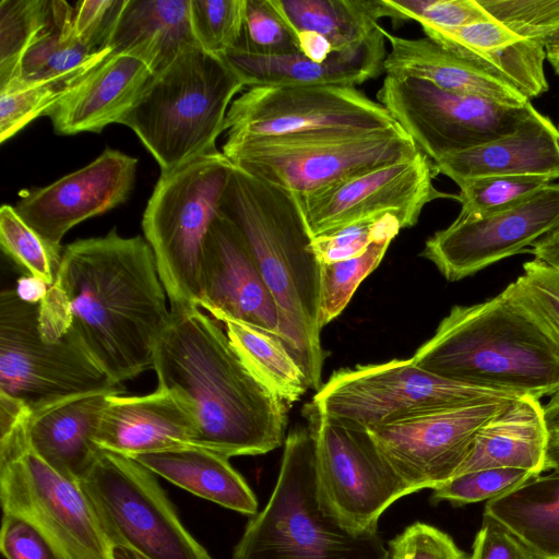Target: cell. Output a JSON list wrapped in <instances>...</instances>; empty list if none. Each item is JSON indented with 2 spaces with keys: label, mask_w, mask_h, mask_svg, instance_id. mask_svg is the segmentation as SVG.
I'll return each instance as SVG.
<instances>
[{
  "label": "cell",
  "mask_w": 559,
  "mask_h": 559,
  "mask_svg": "<svg viewBox=\"0 0 559 559\" xmlns=\"http://www.w3.org/2000/svg\"><path fill=\"white\" fill-rule=\"evenodd\" d=\"M68 331L117 384L153 368L170 316L155 257L145 238L107 235L64 247L53 283Z\"/></svg>",
  "instance_id": "cell-1"
},
{
  "label": "cell",
  "mask_w": 559,
  "mask_h": 559,
  "mask_svg": "<svg viewBox=\"0 0 559 559\" xmlns=\"http://www.w3.org/2000/svg\"><path fill=\"white\" fill-rule=\"evenodd\" d=\"M154 352L157 389L193 419V444L227 457L265 454L285 441L286 404L239 356L199 307L169 309Z\"/></svg>",
  "instance_id": "cell-2"
},
{
  "label": "cell",
  "mask_w": 559,
  "mask_h": 559,
  "mask_svg": "<svg viewBox=\"0 0 559 559\" xmlns=\"http://www.w3.org/2000/svg\"><path fill=\"white\" fill-rule=\"evenodd\" d=\"M412 359L439 377L519 396L559 391V333L512 283L485 301L452 307Z\"/></svg>",
  "instance_id": "cell-3"
},
{
  "label": "cell",
  "mask_w": 559,
  "mask_h": 559,
  "mask_svg": "<svg viewBox=\"0 0 559 559\" xmlns=\"http://www.w3.org/2000/svg\"><path fill=\"white\" fill-rule=\"evenodd\" d=\"M219 213L242 234L283 319V344L309 389L322 386L321 264L294 194L234 165Z\"/></svg>",
  "instance_id": "cell-4"
},
{
  "label": "cell",
  "mask_w": 559,
  "mask_h": 559,
  "mask_svg": "<svg viewBox=\"0 0 559 559\" xmlns=\"http://www.w3.org/2000/svg\"><path fill=\"white\" fill-rule=\"evenodd\" d=\"M245 87L223 56L191 45L153 75L119 123L136 134L160 173H167L217 151L229 106Z\"/></svg>",
  "instance_id": "cell-5"
},
{
  "label": "cell",
  "mask_w": 559,
  "mask_h": 559,
  "mask_svg": "<svg viewBox=\"0 0 559 559\" xmlns=\"http://www.w3.org/2000/svg\"><path fill=\"white\" fill-rule=\"evenodd\" d=\"M233 559H391L378 532L356 533L328 510L318 489L308 427L284 441L278 477L234 547Z\"/></svg>",
  "instance_id": "cell-6"
},
{
  "label": "cell",
  "mask_w": 559,
  "mask_h": 559,
  "mask_svg": "<svg viewBox=\"0 0 559 559\" xmlns=\"http://www.w3.org/2000/svg\"><path fill=\"white\" fill-rule=\"evenodd\" d=\"M233 167L218 150L197 156L160 173L147 201L142 228L170 309L199 307L203 245Z\"/></svg>",
  "instance_id": "cell-7"
},
{
  "label": "cell",
  "mask_w": 559,
  "mask_h": 559,
  "mask_svg": "<svg viewBox=\"0 0 559 559\" xmlns=\"http://www.w3.org/2000/svg\"><path fill=\"white\" fill-rule=\"evenodd\" d=\"M247 174L294 195L344 178L412 159L420 151L400 127L383 130H322L223 145Z\"/></svg>",
  "instance_id": "cell-8"
},
{
  "label": "cell",
  "mask_w": 559,
  "mask_h": 559,
  "mask_svg": "<svg viewBox=\"0 0 559 559\" xmlns=\"http://www.w3.org/2000/svg\"><path fill=\"white\" fill-rule=\"evenodd\" d=\"M154 475L131 457L100 450L80 481L114 549L142 559H213L181 523Z\"/></svg>",
  "instance_id": "cell-9"
},
{
  "label": "cell",
  "mask_w": 559,
  "mask_h": 559,
  "mask_svg": "<svg viewBox=\"0 0 559 559\" xmlns=\"http://www.w3.org/2000/svg\"><path fill=\"white\" fill-rule=\"evenodd\" d=\"M515 397L439 377L408 358L337 370L310 403L331 418L371 429L424 413Z\"/></svg>",
  "instance_id": "cell-10"
},
{
  "label": "cell",
  "mask_w": 559,
  "mask_h": 559,
  "mask_svg": "<svg viewBox=\"0 0 559 559\" xmlns=\"http://www.w3.org/2000/svg\"><path fill=\"white\" fill-rule=\"evenodd\" d=\"M123 391L97 366L75 336L48 340L38 328V304L22 300L15 289L0 294V393L23 402L31 412L97 391Z\"/></svg>",
  "instance_id": "cell-11"
},
{
  "label": "cell",
  "mask_w": 559,
  "mask_h": 559,
  "mask_svg": "<svg viewBox=\"0 0 559 559\" xmlns=\"http://www.w3.org/2000/svg\"><path fill=\"white\" fill-rule=\"evenodd\" d=\"M0 499L3 513L26 519L64 559H116L80 483L28 448L25 427L0 439Z\"/></svg>",
  "instance_id": "cell-12"
},
{
  "label": "cell",
  "mask_w": 559,
  "mask_h": 559,
  "mask_svg": "<svg viewBox=\"0 0 559 559\" xmlns=\"http://www.w3.org/2000/svg\"><path fill=\"white\" fill-rule=\"evenodd\" d=\"M314 442L320 496L328 510L356 533L378 532L382 513L411 492L380 452L369 430L304 408Z\"/></svg>",
  "instance_id": "cell-13"
},
{
  "label": "cell",
  "mask_w": 559,
  "mask_h": 559,
  "mask_svg": "<svg viewBox=\"0 0 559 559\" xmlns=\"http://www.w3.org/2000/svg\"><path fill=\"white\" fill-rule=\"evenodd\" d=\"M377 99L432 163L508 135L537 110L531 102L506 105L388 74Z\"/></svg>",
  "instance_id": "cell-14"
},
{
  "label": "cell",
  "mask_w": 559,
  "mask_h": 559,
  "mask_svg": "<svg viewBox=\"0 0 559 559\" xmlns=\"http://www.w3.org/2000/svg\"><path fill=\"white\" fill-rule=\"evenodd\" d=\"M397 126L381 104L356 87L251 86L229 106L224 145L322 130H383Z\"/></svg>",
  "instance_id": "cell-15"
},
{
  "label": "cell",
  "mask_w": 559,
  "mask_h": 559,
  "mask_svg": "<svg viewBox=\"0 0 559 559\" xmlns=\"http://www.w3.org/2000/svg\"><path fill=\"white\" fill-rule=\"evenodd\" d=\"M438 173L424 154L344 178L310 193L295 195L311 238L383 214L395 215L402 228L414 226L423 209L445 193L433 185Z\"/></svg>",
  "instance_id": "cell-16"
},
{
  "label": "cell",
  "mask_w": 559,
  "mask_h": 559,
  "mask_svg": "<svg viewBox=\"0 0 559 559\" xmlns=\"http://www.w3.org/2000/svg\"><path fill=\"white\" fill-rule=\"evenodd\" d=\"M559 229V183L495 212L457 217L426 242L421 255L450 282L471 276L511 255L526 252Z\"/></svg>",
  "instance_id": "cell-17"
},
{
  "label": "cell",
  "mask_w": 559,
  "mask_h": 559,
  "mask_svg": "<svg viewBox=\"0 0 559 559\" xmlns=\"http://www.w3.org/2000/svg\"><path fill=\"white\" fill-rule=\"evenodd\" d=\"M512 400L424 413L368 430L411 492L433 489L456 475L479 429Z\"/></svg>",
  "instance_id": "cell-18"
},
{
  "label": "cell",
  "mask_w": 559,
  "mask_h": 559,
  "mask_svg": "<svg viewBox=\"0 0 559 559\" xmlns=\"http://www.w3.org/2000/svg\"><path fill=\"white\" fill-rule=\"evenodd\" d=\"M136 166L135 157L106 148L83 168L46 187L25 191L15 210L60 263L61 240L70 229L129 199Z\"/></svg>",
  "instance_id": "cell-19"
},
{
  "label": "cell",
  "mask_w": 559,
  "mask_h": 559,
  "mask_svg": "<svg viewBox=\"0 0 559 559\" xmlns=\"http://www.w3.org/2000/svg\"><path fill=\"white\" fill-rule=\"evenodd\" d=\"M199 307L216 321H239L284 341L281 311L248 243L221 213L203 245Z\"/></svg>",
  "instance_id": "cell-20"
},
{
  "label": "cell",
  "mask_w": 559,
  "mask_h": 559,
  "mask_svg": "<svg viewBox=\"0 0 559 559\" xmlns=\"http://www.w3.org/2000/svg\"><path fill=\"white\" fill-rule=\"evenodd\" d=\"M384 28L380 25L360 44L335 51L323 62L301 53L258 56L229 50L224 59L247 87L262 85H308L356 87L384 72Z\"/></svg>",
  "instance_id": "cell-21"
},
{
  "label": "cell",
  "mask_w": 559,
  "mask_h": 559,
  "mask_svg": "<svg viewBox=\"0 0 559 559\" xmlns=\"http://www.w3.org/2000/svg\"><path fill=\"white\" fill-rule=\"evenodd\" d=\"M153 75L142 60L126 53L111 55L45 115L58 134L99 133L108 124L120 122Z\"/></svg>",
  "instance_id": "cell-22"
},
{
  "label": "cell",
  "mask_w": 559,
  "mask_h": 559,
  "mask_svg": "<svg viewBox=\"0 0 559 559\" xmlns=\"http://www.w3.org/2000/svg\"><path fill=\"white\" fill-rule=\"evenodd\" d=\"M194 437L188 411L171 393L157 389L145 395H109L95 440L102 450L133 457L193 444Z\"/></svg>",
  "instance_id": "cell-23"
},
{
  "label": "cell",
  "mask_w": 559,
  "mask_h": 559,
  "mask_svg": "<svg viewBox=\"0 0 559 559\" xmlns=\"http://www.w3.org/2000/svg\"><path fill=\"white\" fill-rule=\"evenodd\" d=\"M123 391H97L72 396L31 412L26 442L60 475L82 481L102 449L96 433L108 396Z\"/></svg>",
  "instance_id": "cell-24"
},
{
  "label": "cell",
  "mask_w": 559,
  "mask_h": 559,
  "mask_svg": "<svg viewBox=\"0 0 559 559\" xmlns=\"http://www.w3.org/2000/svg\"><path fill=\"white\" fill-rule=\"evenodd\" d=\"M390 51L384 72L396 78H416L456 94L523 106L530 100L506 78L487 67L457 55L436 40L404 38L384 29Z\"/></svg>",
  "instance_id": "cell-25"
},
{
  "label": "cell",
  "mask_w": 559,
  "mask_h": 559,
  "mask_svg": "<svg viewBox=\"0 0 559 559\" xmlns=\"http://www.w3.org/2000/svg\"><path fill=\"white\" fill-rule=\"evenodd\" d=\"M559 133L536 110L514 132L476 147L445 155L433 163L438 174L462 181L500 175H544L559 179Z\"/></svg>",
  "instance_id": "cell-26"
},
{
  "label": "cell",
  "mask_w": 559,
  "mask_h": 559,
  "mask_svg": "<svg viewBox=\"0 0 559 559\" xmlns=\"http://www.w3.org/2000/svg\"><path fill=\"white\" fill-rule=\"evenodd\" d=\"M548 447L539 399L519 396L479 429L456 475L489 468H518L538 476L546 471Z\"/></svg>",
  "instance_id": "cell-27"
},
{
  "label": "cell",
  "mask_w": 559,
  "mask_h": 559,
  "mask_svg": "<svg viewBox=\"0 0 559 559\" xmlns=\"http://www.w3.org/2000/svg\"><path fill=\"white\" fill-rule=\"evenodd\" d=\"M191 45L198 43L190 0H127L107 46L112 55L133 56L157 74Z\"/></svg>",
  "instance_id": "cell-28"
},
{
  "label": "cell",
  "mask_w": 559,
  "mask_h": 559,
  "mask_svg": "<svg viewBox=\"0 0 559 559\" xmlns=\"http://www.w3.org/2000/svg\"><path fill=\"white\" fill-rule=\"evenodd\" d=\"M131 459L200 498L246 515L258 513L255 495L229 457L218 452L185 444Z\"/></svg>",
  "instance_id": "cell-29"
},
{
  "label": "cell",
  "mask_w": 559,
  "mask_h": 559,
  "mask_svg": "<svg viewBox=\"0 0 559 559\" xmlns=\"http://www.w3.org/2000/svg\"><path fill=\"white\" fill-rule=\"evenodd\" d=\"M73 12L74 7L67 1L51 0L48 21L25 52L12 82L76 84L112 55L110 48H92L75 35Z\"/></svg>",
  "instance_id": "cell-30"
},
{
  "label": "cell",
  "mask_w": 559,
  "mask_h": 559,
  "mask_svg": "<svg viewBox=\"0 0 559 559\" xmlns=\"http://www.w3.org/2000/svg\"><path fill=\"white\" fill-rule=\"evenodd\" d=\"M484 512L513 532L538 559H559V469L488 500Z\"/></svg>",
  "instance_id": "cell-31"
},
{
  "label": "cell",
  "mask_w": 559,
  "mask_h": 559,
  "mask_svg": "<svg viewBox=\"0 0 559 559\" xmlns=\"http://www.w3.org/2000/svg\"><path fill=\"white\" fill-rule=\"evenodd\" d=\"M293 32L323 36L341 51L367 39L386 17L383 0H270Z\"/></svg>",
  "instance_id": "cell-32"
},
{
  "label": "cell",
  "mask_w": 559,
  "mask_h": 559,
  "mask_svg": "<svg viewBox=\"0 0 559 559\" xmlns=\"http://www.w3.org/2000/svg\"><path fill=\"white\" fill-rule=\"evenodd\" d=\"M233 346L255 376L287 406L309 389L307 378L282 341L235 320L222 321Z\"/></svg>",
  "instance_id": "cell-33"
},
{
  "label": "cell",
  "mask_w": 559,
  "mask_h": 559,
  "mask_svg": "<svg viewBox=\"0 0 559 559\" xmlns=\"http://www.w3.org/2000/svg\"><path fill=\"white\" fill-rule=\"evenodd\" d=\"M50 2L0 1V87L16 79L25 52L48 21Z\"/></svg>",
  "instance_id": "cell-34"
},
{
  "label": "cell",
  "mask_w": 559,
  "mask_h": 559,
  "mask_svg": "<svg viewBox=\"0 0 559 559\" xmlns=\"http://www.w3.org/2000/svg\"><path fill=\"white\" fill-rule=\"evenodd\" d=\"M555 180L544 175H500L462 181L457 185L459 215H481L515 205Z\"/></svg>",
  "instance_id": "cell-35"
},
{
  "label": "cell",
  "mask_w": 559,
  "mask_h": 559,
  "mask_svg": "<svg viewBox=\"0 0 559 559\" xmlns=\"http://www.w3.org/2000/svg\"><path fill=\"white\" fill-rule=\"evenodd\" d=\"M392 240L377 241L358 257L321 264L319 320L321 328L346 308L360 283L382 261Z\"/></svg>",
  "instance_id": "cell-36"
},
{
  "label": "cell",
  "mask_w": 559,
  "mask_h": 559,
  "mask_svg": "<svg viewBox=\"0 0 559 559\" xmlns=\"http://www.w3.org/2000/svg\"><path fill=\"white\" fill-rule=\"evenodd\" d=\"M0 245L2 251L27 275L44 281L48 286L55 283L59 262L41 237L9 204L0 209Z\"/></svg>",
  "instance_id": "cell-37"
},
{
  "label": "cell",
  "mask_w": 559,
  "mask_h": 559,
  "mask_svg": "<svg viewBox=\"0 0 559 559\" xmlns=\"http://www.w3.org/2000/svg\"><path fill=\"white\" fill-rule=\"evenodd\" d=\"M76 84L64 82H11L1 87L0 142H5L34 119L45 115Z\"/></svg>",
  "instance_id": "cell-38"
},
{
  "label": "cell",
  "mask_w": 559,
  "mask_h": 559,
  "mask_svg": "<svg viewBox=\"0 0 559 559\" xmlns=\"http://www.w3.org/2000/svg\"><path fill=\"white\" fill-rule=\"evenodd\" d=\"M246 0H190L192 32L204 50L224 55L237 47Z\"/></svg>",
  "instance_id": "cell-39"
},
{
  "label": "cell",
  "mask_w": 559,
  "mask_h": 559,
  "mask_svg": "<svg viewBox=\"0 0 559 559\" xmlns=\"http://www.w3.org/2000/svg\"><path fill=\"white\" fill-rule=\"evenodd\" d=\"M496 21L544 48L559 45V0H478Z\"/></svg>",
  "instance_id": "cell-40"
},
{
  "label": "cell",
  "mask_w": 559,
  "mask_h": 559,
  "mask_svg": "<svg viewBox=\"0 0 559 559\" xmlns=\"http://www.w3.org/2000/svg\"><path fill=\"white\" fill-rule=\"evenodd\" d=\"M237 50L258 56L300 53L295 33L270 0H246Z\"/></svg>",
  "instance_id": "cell-41"
},
{
  "label": "cell",
  "mask_w": 559,
  "mask_h": 559,
  "mask_svg": "<svg viewBox=\"0 0 559 559\" xmlns=\"http://www.w3.org/2000/svg\"><path fill=\"white\" fill-rule=\"evenodd\" d=\"M401 229L395 215L383 214L314 237L311 248L320 264L334 263L360 255L373 242L392 240Z\"/></svg>",
  "instance_id": "cell-42"
},
{
  "label": "cell",
  "mask_w": 559,
  "mask_h": 559,
  "mask_svg": "<svg viewBox=\"0 0 559 559\" xmlns=\"http://www.w3.org/2000/svg\"><path fill=\"white\" fill-rule=\"evenodd\" d=\"M386 17L416 21L421 28L454 29L492 19L478 0H383Z\"/></svg>",
  "instance_id": "cell-43"
},
{
  "label": "cell",
  "mask_w": 559,
  "mask_h": 559,
  "mask_svg": "<svg viewBox=\"0 0 559 559\" xmlns=\"http://www.w3.org/2000/svg\"><path fill=\"white\" fill-rule=\"evenodd\" d=\"M535 477L518 468H489L456 475L432 489L431 501L454 506L490 500Z\"/></svg>",
  "instance_id": "cell-44"
},
{
  "label": "cell",
  "mask_w": 559,
  "mask_h": 559,
  "mask_svg": "<svg viewBox=\"0 0 559 559\" xmlns=\"http://www.w3.org/2000/svg\"><path fill=\"white\" fill-rule=\"evenodd\" d=\"M512 285L559 333V270L534 258L523 264V274Z\"/></svg>",
  "instance_id": "cell-45"
},
{
  "label": "cell",
  "mask_w": 559,
  "mask_h": 559,
  "mask_svg": "<svg viewBox=\"0 0 559 559\" xmlns=\"http://www.w3.org/2000/svg\"><path fill=\"white\" fill-rule=\"evenodd\" d=\"M391 559H467L447 533L415 522L389 543Z\"/></svg>",
  "instance_id": "cell-46"
},
{
  "label": "cell",
  "mask_w": 559,
  "mask_h": 559,
  "mask_svg": "<svg viewBox=\"0 0 559 559\" xmlns=\"http://www.w3.org/2000/svg\"><path fill=\"white\" fill-rule=\"evenodd\" d=\"M0 549L5 559H64L36 526L13 513H3Z\"/></svg>",
  "instance_id": "cell-47"
},
{
  "label": "cell",
  "mask_w": 559,
  "mask_h": 559,
  "mask_svg": "<svg viewBox=\"0 0 559 559\" xmlns=\"http://www.w3.org/2000/svg\"><path fill=\"white\" fill-rule=\"evenodd\" d=\"M127 0H83L75 3L73 29L86 45L108 48L109 38Z\"/></svg>",
  "instance_id": "cell-48"
},
{
  "label": "cell",
  "mask_w": 559,
  "mask_h": 559,
  "mask_svg": "<svg viewBox=\"0 0 559 559\" xmlns=\"http://www.w3.org/2000/svg\"><path fill=\"white\" fill-rule=\"evenodd\" d=\"M471 559H538L507 526L484 512Z\"/></svg>",
  "instance_id": "cell-49"
},
{
  "label": "cell",
  "mask_w": 559,
  "mask_h": 559,
  "mask_svg": "<svg viewBox=\"0 0 559 559\" xmlns=\"http://www.w3.org/2000/svg\"><path fill=\"white\" fill-rule=\"evenodd\" d=\"M295 35L300 53L312 61L323 62L335 52L328 39L317 33L298 32Z\"/></svg>",
  "instance_id": "cell-50"
},
{
  "label": "cell",
  "mask_w": 559,
  "mask_h": 559,
  "mask_svg": "<svg viewBox=\"0 0 559 559\" xmlns=\"http://www.w3.org/2000/svg\"><path fill=\"white\" fill-rule=\"evenodd\" d=\"M526 252L559 270V229L540 238Z\"/></svg>",
  "instance_id": "cell-51"
},
{
  "label": "cell",
  "mask_w": 559,
  "mask_h": 559,
  "mask_svg": "<svg viewBox=\"0 0 559 559\" xmlns=\"http://www.w3.org/2000/svg\"><path fill=\"white\" fill-rule=\"evenodd\" d=\"M49 287L44 281L26 275L19 278L14 289L22 300L36 305L43 300Z\"/></svg>",
  "instance_id": "cell-52"
},
{
  "label": "cell",
  "mask_w": 559,
  "mask_h": 559,
  "mask_svg": "<svg viewBox=\"0 0 559 559\" xmlns=\"http://www.w3.org/2000/svg\"><path fill=\"white\" fill-rule=\"evenodd\" d=\"M550 400L543 406V415L548 435V448L559 447V391L550 395Z\"/></svg>",
  "instance_id": "cell-53"
},
{
  "label": "cell",
  "mask_w": 559,
  "mask_h": 559,
  "mask_svg": "<svg viewBox=\"0 0 559 559\" xmlns=\"http://www.w3.org/2000/svg\"><path fill=\"white\" fill-rule=\"evenodd\" d=\"M546 60L551 64L556 74L559 75V45L546 47Z\"/></svg>",
  "instance_id": "cell-54"
},
{
  "label": "cell",
  "mask_w": 559,
  "mask_h": 559,
  "mask_svg": "<svg viewBox=\"0 0 559 559\" xmlns=\"http://www.w3.org/2000/svg\"><path fill=\"white\" fill-rule=\"evenodd\" d=\"M559 469V447L548 448L546 459V471Z\"/></svg>",
  "instance_id": "cell-55"
},
{
  "label": "cell",
  "mask_w": 559,
  "mask_h": 559,
  "mask_svg": "<svg viewBox=\"0 0 559 559\" xmlns=\"http://www.w3.org/2000/svg\"><path fill=\"white\" fill-rule=\"evenodd\" d=\"M557 146H558V150H559V135L557 138Z\"/></svg>",
  "instance_id": "cell-56"
},
{
  "label": "cell",
  "mask_w": 559,
  "mask_h": 559,
  "mask_svg": "<svg viewBox=\"0 0 559 559\" xmlns=\"http://www.w3.org/2000/svg\"><path fill=\"white\" fill-rule=\"evenodd\" d=\"M557 130H558V133H559V124H558V128H557Z\"/></svg>",
  "instance_id": "cell-57"
}]
</instances>
